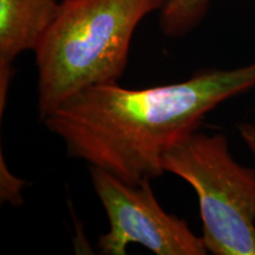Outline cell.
<instances>
[{"instance_id":"7a4b0ae2","label":"cell","mask_w":255,"mask_h":255,"mask_svg":"<svg viewBox=\"0 0 255 255\" xmlns=\"http://www.w3.org/2000/svg\"><path fill=\"white\" fill-rule=\"evenodd\" d=\"M167 0H63L34 50L44 120L84 89L117 83L137 26Z\"/></svg>"},{"instance_id":"277c9868","label":"cell","mask_w":255,"mask_h":255,"mask_svg":"<svg viewBox=\"0 0 255 255\" xmlns=\"http://www.w3.org/2000/svg\"><path fill=\"white\" fill-rule=\"evenodd\" d=\"M92 186L109 220V231L98 239L103 254L126 255L138 244L156 255H205L202 238L191 232L186 220L163 210L150 181L128 184L109 171L89 165Z\"/></svg>"},{"instance_id":"8992f818","label":"cell","mask_w":255,"mask_h":255,"mask_svg":"<svg viewBox=\"0 0 255 255\" xmlns=\"http://www.w3.org/2000/svg\"><path fill=\"white\" fill-rule=\"evenodd\" d=\"M210 0H167L159 24L168 37H183L199 25L208 11Z\"/></svg>"},{"instance_id":"6da1fadb","label":"cell","mask_w":255,"mask_h":255,"mask_svg":"<svg viewBox=\"0 0 255 255\" xmlns=\"http://www.w3.org/2000/svg\"><path fill=\"white\" fill-rule=\"evenodd\" d=\"M255 88V63L200 70L186 81L145 89L101 84L73 95L43 120L70 157L131 186L164 174L163 156L197 131L207 114Z\"/></svg>"},{"instance_id":"52a82bcc","label":"cell","mask_w":255,"mask_h":255,"mask_svg":"<svg viewBox=\"0 0 255 255\" xmlns=\"http://www.w3.org/2000/svg\"><path fill=\"white\" fill-rule=\"evenodd\" d=\"M239 132L242 141L255 156V123H242L239 126Z\"/></svg>"},{"instance_id":"3957f363","label":"cell","mask_w":255,"mask_h":255,"mask_svg":"<svg viewBox=\"0 0 255 255\" xmlns=\"http://www.w3.org/2000/svg\"><path fill=\"white\" fill-rule=\"evenodd\" d=\"M163 169L195 190L207 252L255 255V168L235 161L227 137L191 132L165 152Z\"/></svg>"},{"instance_id":"5b68a950","label":"cell","mask_w":255,"mask_h":255,"mask_svg":"<svg viewBox=\"0 0 255 255\" xmlns=\"http://www.w3.org/2000/svg\"><path fill=\"white\" fill-rule=\"evenodd\" d=\"M57 0H0V116L13 76V62L37 49L58 13Z\"/></svg>"}]
</instances>
